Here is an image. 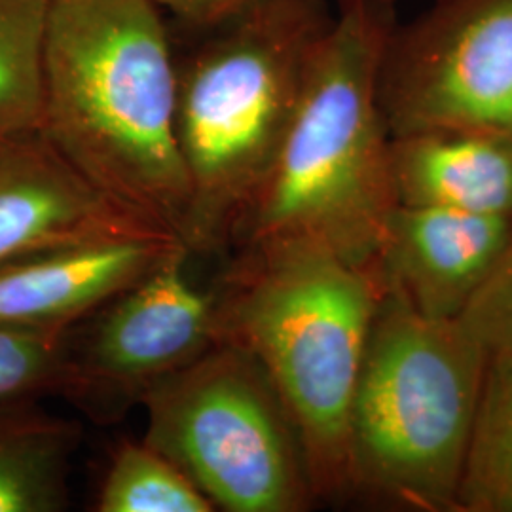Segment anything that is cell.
Wrapping results in <instances>:
<instances>
[{"instance_id":"12","label":"cell","mask_w":512,"mask_h":512,"mask_svg":"<svg viewBox=\"0 0 512 512\" xmlns=\"http://www.w3.org/2000/svg\"><path fill=\"white\" fill-rule=\"evenodd\" d=\"M397 205L512 219V137L429 129L391 137Z\"/></svg>"},{"instance_id":"5","label":"cell","mask_w":512,"mask_h":512,"mask_svg":"<svg viewBox=\"0 0 512 512\" xmlns=\"http://www.w3.org/2000/svg\"><path fill=\"white\" fill-rule=\"evenodd\" d=\"M490 353L461 319L382 291L349 421L351 484L423 511L458 509Z\"/></svg>"},{"instance_id":"15","label":"cell","mask_w":512,"mask_h":512,"mask_svg":"<svg viewBox=\"0 0 512 512\" xmlns=\"http://www.w3.org/2000/svg\"><path fill=\"white\" fill-rule=\"evenodd\" d=\"M50 0H0V137L40 131Z\"/></svg>"},{"instance_id":"8","label":"cell","mask_w":512,"mask_h":512,"mask_svg":"<svg viewBox=\"0 0 512 512\" xmlns=\"http://www.w3.org/2000/svg\"><path fill=\"white\" fill-rule=\"evenodd\" d=\"M188 258L179 247L95 313L84 338L71 332L63 397L95 420H116L217 344L215 293L188 279Z\"/></svg>"},{"instance_id":"6","label":"cell","mask_w":512,"mask_h":512,"mask_svg":"<svg viewBox=\"0 0 512 512\" xmlns=\"http://www.w3.org/2000/svg\"><path fill=\"white\" fill-rule=\"evenodd\" d=\"M141 403L147 442L228 512L302 511L313 494L304 454L264 370L217 342Z\"/></svg>"},{"instance_id":"11","label":"cell","mask_w":512,"mask_h":512,"mask_svg":"<svg viewBox=\"0 0 512 512\" xmlns=\"http://www.w3.org/2000/svg\"><path fill=\"white\" fill-rule=\"evenodd\" d=\"M175 234L78 243L0 268V323L71 332L109 306L165 256Z\"/></svg>"},{"instance_id":"19","label":"cell","mask_w":512,"mask_h":512,"mask_svg":"<svg viewBox=\"0 0 512 512\" xmlns=\"http://www.w3.org/2000/svg\"><path fill=\"white\" fill-rule=\"evenodd\" d=\"M165 14H171L194 29H209L234 16L253 0H158Z\"/></svg>"},{"instance_id":"14","label":"cell","mask_w":512,"mask_h":512,"mask_svg":"<svg viewBox=\"0 0 512 512\" xmlns=\"http://www.w3.org/2000/svg\"><path fill=\"white\" fill-rule=\"evenodd\" d=\"M458 509L512 512V351L484 372L458 488Z\"/></svg>"},{"instance_id":"18","label":"cell","mask_w":512,"mask_h":512,"mask_svg":"<svg viewBox=\"0 0 512 512\" xmlns=\"http://www.w3.org/2000/svg\"><path fill=\"white\" fill-rule=\"evenodd\" d=\"M459 319L473 332L476 340L488 349L490 355L511 353L512 226L492 274L488 275V279Z\"/></svg>"},{"instance_id":"9","label":"cell","mask_w":512,"mask_h":512,"mask_svg":"<svg viewBox=\"0 0 512 512\" xmlns=\"http://www.w3.org/2000/svg\"><path fill=\"white\" fill-rule=\"evenodd\" d=\"M150 234L173 232L101 192L40 131L0 137V268L69 245Z\"/></svg>"},{"instance_id":"16","label":"cell","mask_w":512,"mask_h":512,"mask_svg":"<svg viewBox=\"0 0 512 512\" xmlns=\"http://www.w3.org/2000/svg\"><path fill=\"white\" fill-rule=\"evenodd\" d=\"M99 512H211L215 505L179 465L145 442H124L110 459Z\"/></svg>"},{"instance_id":"20","label":"cell","mask_w":512,"mask_h":512,"mask_svg":"<svg viewBox=\"0 0 512 512\" xmlns=\"http://www.w3.org/2000/svg\"><path fill=\"white\" fill-rule=\"evenodd\" d=\"M340 2H344V0H340Z\"/></svg>"},{"instance_id":"1","label":"cell","mask_w":512,"mask_h":512,"mask_svg":"<svg viewBox=\"0 0 512 512\" xmlns=\"http://www.w3.org/2000/svg\"><path fill=\"white\" fill-rule=\"evenodd\" d=\"M158 0H50L40 133L112 200L183 241L177 59Z\"/></svg>"},{"instance_id":"2","label":"cell","mask_w":512,"mask_h":512,"mask_svg":"<svg viewBox=\"0 0 512 512\" xmlns=\"http://www.w3.org/2000/svg\"><path fill=\"white\" fill-rule=\"evenodd\" d=\"M340 4L234 245L304 241L374 274L385 222L397 205L391 135L378 95L397 16L393 0Z\"/></svg>"},{"instance_id":"3","label":"cell","mask_w":512,"mask_h":512,"mask_svg":"<svg viewBox=\"0 0 512 512\" xmlns=\"http://www.w3.org/2000/svg\"><path fill=\"white\" fill-rule=\"evenodd\" d=\"M215 293L217 342L243 349L293 421L311 490L351 486L349 421L372 323L376 275L304 241L239 247Z\"/></svg>"},{"instance_id":"4","label":"cell","mask_w":512,"mask_h":512,"mask_svg":"<svg viewBox=\"0 0 512 512\" xmlns=\"http://www.w3.org/2000/svg\"><path fill=\"white\" fill-rule=\"evenodd\" d=\"M334 14L325 0H253L177 61V139L190 255L234 245L293 122Z\"/></svg>"},{"instance_id":"10","label":"cell","mask_w":512,"mask_h":512,"mask_svg":"<svg viewBox=\"0 0 512 512\" xmlns=\"http://www.w3.org/2000/svg\"><path fill=\"white\" fill-rule=\"evenodd\" d=\"M511 217L395 205L385 222L374 274L431 319H459L501 255Z\"/></svg>"},{"instance_id":"17","label":"cell","mask_w":512,"mask_h":512,"mask_svg":"<svg viewBox=\"0 0 512 512\" xmlns=\"http://www.w3.org/2000/svg\"><path fill=\"white\" fill-rule=\"evenodd\" d=\"M71 332L0 323V404L63 395Z\"/></svg>"},{"instance_id":"7","label":"cell","mask_w":512,"mask_h":512,"mask_svg":"<svg viewBox=\"0 0 512 512\" xmlns=\"http://www.w3.org/2000/svg\"><path fill=\"white\" fill-rule=\"evenodd\" d=\"M378 95L391 137L429 129L512 137V0H437L397 21Z\"/></svg>"},{"instance_id":"13","label":"cell","mask_w":512,"mask_h":512,"mask_svg":"<svg viewBox=\"0 0 512 512\" xmlns=\"http://www.w3.org/2000/svg\"><path fill=\"white\" fill-rule=\"evenodd\" d=\"M82 427L38 401L0 404V512H59Z\"/></svg>"}]
</instances>
